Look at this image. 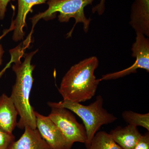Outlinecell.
I'll use <instances>...</instances> for the list:
<instances>
[{
	"label": "cell",
	"mask_w": 149,
	"mask_h": 149,
	"mask_svg": "<svg viewBox=\"0 0 149 149\" xmlns=\"http://www.w3.org/2000/svg\"><path fill=\"white\" fill-rule=\"evenodd\" d=\"M17 115L16 107L10 97L5 94L0 96V127L12 134L17 126Z\"/></svg>",
	"instance_id": "obj_11"
},
{
	"label": "cell",
	"mask_w": 149,
	"mask_h": 149,
	"mask_svg": "<svg viewBox=\"0 0 149 149\" xmlns=\"http://www.w3.org/2000/svg\"><path fill=\"white\" fill-rule=\"evenodd\" d=\"M105 9V0H100V3L93 8L92 12L95 13L97 12L99 15H102L104 12Z\"/></svg>",
	"instance_id": "obj_18"
},
{
	"label": "cell",
	"mask_w": 149,
	"mask_h": 149,
	"mask_svg": "<svg viewBox=\"0 0 149 149\" xmlns=\"http://www.w3.org/2000/svg\"><path fill=\"white\" fill-rule=\"evenodd\" d=\"M15 0H0V20H3L5 16L7 7L8 3L11 1Z\"/></svg>",
	"instance_id": "obj_17"
},
{
	"label": "cell",
	"mask_w": 149,
	"mask_h": 149,
	"mask_svg": "<svg viewBox=\"0 0 149 149\" xmlns=\"http://www.w3.org/2000/svg\"><path fill=\"white\" fill-rule=\"evenodd\" d=\"M15 140L12 133H7L0 127V149H8Z\"/></svg>",
	"instance_id": "obj_15"
},
{
	"label": "cell",
	"mask_w": 149,
	"mask_h": 149,
	"mask_svg": "<svg viewBox=\"0 0 149 149\" xmlns=\"http://www.w3.org/2000/svg\"><path fill=\"white\" fill-rule=\"evenodd\" d=\"M18 140L14 141L8 149H53L41 136L37 129L29 127Z\"/></svg>",
	"instance_id": "obj_10"
},
{
	"label": "cell",
	"mask_w": 149,
	"mask_h": 149,
	"mask_svg": "<svg viewBox=\"0 0 149 149\" xmlns=\"http://www.w3.org/2000/svg\"><path fill=\"white\" fill-rule=\"evenodd\" d=\"M99 63L97 57L93 56L70 68L62 78L58 88L63 100L81 103L95 96L101 81L94 74Z\"/></svg>",
	"instance_id": "obj_2"
},
{
	"label": "cell",
	"mask_w": 149,
	"mask_h": 149,
	"mask_svg": "<svg viewBox=\"0 0 149 149\" xmlns=\"http://www.w3.org/2000/svg\"><path fill=\"white\" fill-rule=\"evenodd\" d=\"M48 116L57 126L66 140L68 149H71L75 143L85 144L87 134L84 125L79 123L69 110L60 107H51Z\"/></svg>",
	"instance_id": "obj_5"
},
{
	"label": "cell",
	"mask_w": 149,
	"mask_h": 149,
	"mask_svg": "<svg viewBox=\"0 0 149 149\" xmlns=\"http://www.w3.org/2000/svg\"><path fill=\"white\" fill-rule=\"evenodd\" d=\"M37 51L26 54L24 61L22 63L20 59L23 52L21 49L18 48L10 51L12 61L15 63L13 70L16 75L10 97L20 117L17 123L19 129H23L26 127L37 129L35 111L30 104L29 97L34 81L32 72L35 68L31 64V61Z\"/></svg>",
	"instance_id": "obj_1"
},
{
	"label": "cell",
	"mask_w": 149,
	"mask_h": 149,
	"mask_svg": "<svg viewBox=\"0 0 149 149\" xmlns=\"http://www.w3.org/2000/svg\"><path fill=\"white\" fill-rule=\"evenodd\" d=\"M109 133L113 140L123 149H133L142 135L137 127L130 125L124 127L118 126Z\"/></svg>",
	"instance_id": "obj_12"
},
{
	"label": "cell",
	"mask_w": 149,
	"mask_h": 149,
	"mask_svg": "<svg viewBox=\"0 0 149 149\" xmlns=\"http://www.w3.org/2000/svg\"><path fill=\"white\" fill-rule=\"evenodd\" d=\"M103 102L102 97L98 95L96 97L95 100L89 105L66 100L58 102H49L47 104L50 107H57L67 109L81 118L87 134V141L85 145L87 148L102 126L113 123L117 119L114 115L104 108Z\"/></svg>",
	"instance_id": "obj_3"
},
{
	"label": "cell",
	"mask_w": 149,
	"mask_h": 149,
	"mask_svg": "<svg viewBox=\"0 0 149 149\" xmlns=\"http://www.w3.org/2000/svg\"><path fill=\"white\" fill-rule=\"evenodd\" d=\"M94 0H48L47 2L49 7L43 12L39 13L31 18L33 27L41 19L49 20L56 17L59 13L58 20L61 22H67L71 18L74 19L75 24L70 32V36L74 26L78 23H82L85 33L89 30L91 19L85 16L84 9L86 6L91 5Z\"/></svg>",
	"instance_id": "obj_4"
},
{
	"label": "cell",
	"mask_w": 149,
	"mask_h": 149,
	"mask_svg": "<svg viewBox=\"0 0 149 149\" xmlns=\"http://www.w3.org/2000/svg\"><path fill=\"white\" fill-rule=\"evenodd\" d=\"M123 120L128 125L141 126L149 131V113L141 114L132 111H125L122 113Z\"/></svg>",
	"instance_id": "obj_14"
},
{
	"label": "cell",
	"mask_w": 149,
	"mask_h": 149,
	"mask_svg": "<svg viewBox=\"0 0 149 149\" xmlns=\"http://www.w3.org/2000/svg\"><path fill=\"white\" fill-rule=\"evenodd\" d=\"M132 149H149V132L142 135Z\"/></svg>",
	"instance_id": "obj_16"
},
{
	"label": "cell",
	"mask_w": 149,
	"mask_h": 149,
	"mask_svg": "<svg viewBox=\"0 0 149 149\" xmlns=\"http://www.w3.org/2000/svg\"><path fill=\"white\" fill-rule=\"evenodd\" d=\"M37 129L53 149H68L65 138L57 126L48 116L35 111Z\"/></svg>",
	"instance_id": "obj_7"
},
{
	"label": "cell",
	"mask_w": 149,
	"mask_h": 149,
	"mask_svg": "<svg viewBox=\"0 0 149 149\" xmlns=\"http://www.w3.org/2000/svg\"><path fill=\"white\" fill-rule=\"evenodd\" d=\"M2 37H0V40L1 39ZM4 53V51L1 45H0V66L2 64L3 59L2 57Z\"/></svg>",
	"instance_id": "obj_19"
},
{
	"label": "cell",
	"mask_w": 149,
	"mask_h": 149,
	"mask_svg": "<svg viewBox=\"0 0 149 149\" xmlns=\"http://www.w3.org/2000/svg\"><path fill=\"white\" fill-rule=\"evenodd\" d=\"M87 149H123L112 139L105 131L97 132Z\"/></svg>",
	"instance_id": "obj_13"
},
{
	"label": "cell",
	"mask_w": 149,
	"mask_h": 149,
	"mask_svg": "<svg viewBox=\"0 0 149 149\" xmlns=\"http://www.w3.org/2000/svg\"><path fill=\"white\" fill-rule=\"evenodd\" d=\"M136 41L132 45V56L136 58L131 66L118 72L108 73L102 76L101 81L116 80L126 75L135 73L137 70L142 68L149 72V40L143 34L137 33Z\"/></svg>",
	"instance_id": "obj_6"
},
{
	"label": "cell",
	"mask_w": 149,
	"mask_h": 149,
	"mask_svg": "<svg viewBox=\"0 0 149 149\" xmlns=\"http://www.w3.org/2000/svg\"><path fill=\"white\" fill-rule=\"evenodd\" d=\"M129 23L136 33L149 36V0H135L132 4Z\"/></svg>",
	"instance_id": "obj_8"
},
{
	"label": "cell",
	"mask_w": 149,
	"mask_h": 149,
	"mask_svg": "<svg viewBox=\"0 0 149 149\" xmlns=\"http://www.w3.org/2000/svg\"><path fill=\"white\" fill-rule=\"evenodd\" d=\"M18 11L15 20L12 21L10 29L13 30V39L18 42L23 39L24 32L23 28L26 25V18L29 12L32 11V7L37 5L45 3L48 0H17Z\"/></svg>",
	"instance_id": "obj_9"
}]
</instances>
